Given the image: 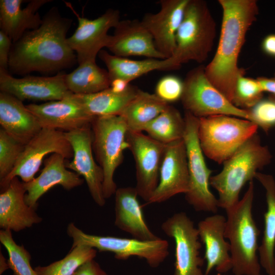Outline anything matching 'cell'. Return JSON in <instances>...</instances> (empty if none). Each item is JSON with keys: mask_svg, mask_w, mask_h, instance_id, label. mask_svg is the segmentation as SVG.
Listing matches in <instances>:
<instances>
[{"mask_svg": "<svg viewBox=\"0 0 275 275\" xmlns=\"http://www.w3.org/2000/svg\"><path fill=\"white\" fill-rule=\"evenodd\" d=\"M254 196L253 181L242 198L226 210L225 237L229 239L232 270L234 275H259L260 263L257 256L260 231L253 217Z\"/></svg>", "mask_w": 275, "mask_h": 275, "instance_id": "3957f363", "label": "cell"}, {"mask_svg": "<svg viewBox=\"0 0 275 275\" xmlns=\"http://www.w3.org/2000/svg\"><path fill=\"white\" fill-rule=\"evenodd\" d=\"M161 230L175 244L174 275H203L204 259L200 256L202 245L197 228L186 213H175L162 223Z\"/></svg>", "mask_w": 275, "mask_h": 275, "instance_id": "7c38bea8", "label": "cell"}, {"mask_svg": "<svg viewBox=\"0 0 275 275\" xmlns=\"http://www.w3.org/2000/svg\"><path fill=\"white\" fill-rule=\"evenodd\" d=\"M26 106L36 117L42 128L67 132L90 124L95 118L78 102L73 93L60 100L41 104L31 103Z\"/></svg>", "mask_w": 275, "mask_h": 275, "instance_id": "d6986e66", "label": "cell"}, {"mask_svg": "<svg viewBox=\"0 0 275 275\" xmlns=\"http://www.w3.org/2000/svg\"><path fill=\"white\" fill-rule=\"evenodd\" d=\"M261 49L267 55L275 58V34L266 36L261 43Z\"/></svg>", "mask_w": 275, "mask_h": 275, "instance_id": "60d3db41", "label": "cell"}, {"mask_svg": "<svg viewBox=\"0 0 275 275\" xmlns=\"http://www.w3.org/2000/svg\"><path fill=\"white\" fill-rule=\"evenodd\" d=\"M65 75L58 73L52 76L28 75L16 78L8 71L0 69V90L22 101L58 100L72 93L66 86Z\"/></svg>", "mask_w": 275, "mask_h": 275, "instance_id": "2e32d148", "label": "cell"}, {"mask_svg": "<svg viewBox=\"0 0 275 275\" xmlns=\"http://www.w3.org/2000/svg\"><path fill=\"white\" fill-rule=\"evenodd\" d=\"M271 158L256 133L225 160L222 170L210 178V185L218 193V207L227 210L236 205L243 186L253 181L257 171L269 164Z\"/></svg>", "mask_w": 275, "mask_h": 275, "instance_id": "277c9868", "label": "cell"}, {"mask_svg": "<svg viewBox=\"0 0 275 275\" xmlns=\"http://www.w3.org/2000/svg\"><path fill=\"white\" fill-rule=\"evenodd\" d=\"M263 92H267L275 96V77H259L257 78Z\"/></svg>", "mask_w": 275, "mask_h": 275, "instance_id": "b9f144b4", "label": "cell"}, {"mask_svg": "<svg viewBox=\"0 0 275 275\" xmlns=\"http://www.w3.org/2000/svg\"><path fill=\"white\" fill-rule=\"evenodd\" d=\"M249 111L250 121L267 133L275 126V98L270 95L262 99Z\"/></svg>", "mask_w": 275, "mask_h": 275, "instance_id": "8d00e7d4", "label": "cell"}, {"mask_svg": "<svg viewBox=\"0 0 275 275\" xmlns=\"http://www.w3.org/2000/svg\"><path fill=\"white\" fill-rule=\"evenodd\" d=\"M188 188L187 158L183 139L166 144L158 184L148 203H159L176 195L185 194Z\"/></svg>", "mask_w": 275, "mask_h": 275, "instance_id": "e0dca14e", "label": "cell"}, {"mask_svg": "<svg viewBox=\"0 0 275 275\" xmlns=\"http://www.w3.org/2000/svg\"><path fill=\"white\" fill-rule=\"evenodd\" d=\"M217 275H221V274L220 273H218L217 274ZM259 275H262V274H259Z\"/></svg>", "mask_w": 275, "mask_h": 275, "instance_id": "ee69618b", "label": "cell"}, {"mask_svg": "<svg viewBox=\"0 0 275 275\" xmlns=\"http://www.w3.org/2000/svg\"><path fill=\"white\" fill-rule=\"evenodd\" d=\"M140 89L130 85L123 92L111 87L90 94H73L75 99L91 116L120 115L127 104L135 98Z\"/></svg>", "mask_w": 275, "mask_h": 275, "instance_id": "f1b7e54d", "label": "cell"}, {"mask_svg": "<svg viewBox=\"0 0 275 275\" xmlns=\"http://www.w3.org/2000/svg\"><path fill=\"white\" fill-rule=\"evenodd\" d=\"M25 145L0 129V181L13 170Z\"/></svg>", "mask_w": 275, "mask_h": 275, "instance_id": "d590c367", "label": "cell"}, {"mask_svg": "<svg viewBox=\"0 0 275 275\" xmlns=\"http://www.w3.org/2000/svg\"><path fill=\"white\" fill-rule=\"evenodd\" d=\"M97 250L81 245L71 248L63 259L46 266H38L34 269L38 275H73L86 262L94 259Z\"/></svg>", "mask_w": 275, "mask_h": 275, "instance_id": "d6a6232c", "label": "cell"}, {"mask_svg": "<svg viewBox=\"0 0 275 275\" xmlns=\"http://www.w3.org/2000/svg\"><path fill=\"white\" fill-rule=\"evenodd\" d=\"M272 95L275 98V96H274V95Z\"/></svg>", "mask_w": 275, "mask_h": 275, "instance_id": "f6af8a7d", "label": "cell"}, {"mask_svg": "<svg viewBox=\"0 0 275 275\" xmlns=\"http://www.w3.org/2000/svg\"><path fill=\"white\" fill-rule=\"evenodd\" d=\"M183 90V80L177 76L168 75L158 80L155 94L160 99L170 104L181 100Z\"/></svg>", "mask_w": 275, "mask_h": 275, "instance_id": "74e56055", "label": "cell"}, {"mask_svg": "<svg viewBox=\"0 0 275 275\" xmlns=\"http://www.w3.org/2000/svg\"><path fill=\"white\" fill-rule=\"evenodd\" d=\"M258 128L248 120L219 115L199 118L198 135L204 154L221 164L256 134Z\"/></svg>", "mask_w": 275, "mask_h": 275, "instance_id": "8992f818", "label": "cell"}, {"mask_svg": "<svg viewBox=\"0 0 275 275\" xmlns=\"http://www.w3.org/2000/svg\"><path fill=\"white\" fill-rule=\"evenodd\" d=\"M107 46L113 54L123 58L143 56L147 58L164 59L157 49L153 38L137 19L120 20L114 28Z\"/></svg>", "mask_w": 275, "mask_h": 275, "instance_id": "ffe728a7", "label": "cell"}, {"mask_svg": "<svg viewBox=\"0 0 275 275\" xmlns=\"http://www.w3.org/2000/svg\"><path fill=\"white\" fill-rule=\"evenodd\" d=\"M274 77H275V72H274Z\"/></svg>", "mask_w": 275, "mask_h": 275, "instance_id": "bcb514c9", "label": "cell"}, {"mask_svg": "<svg viewBox=\"0 0 275 275\" xmlns=\"http://www.w3.org/2000/svg\"><path fill=\"white\" fill-rule=\"evenodd\" d=\"M170 104L155 94L140 89L138 94L124 108L121 116L131 132H142L145 127Z\"/></svg>", "mask_w": 275, "mask_h": 275, "instance_id": "f546056e", "label": "cell"}, {"mask_svg": "<svg viewBox=\"0 0 275 275\" xmlns=\"http://www.w3.org/2000/svg\"><path fill=\"white\" fill-rule=\"evenodd\" d=\"M78 20V26L72 36L67 38L68 43L76 53L78 64L96 61V57L103 47H107L111 35L108 32L115 28L120 20V12L107 9L98 17L90 19L79 16L74 12Z\"/></svg>", "mask_w": 275, "mask_h": 275, "instance_id": "5bb4252c", "label": "cell"}, {"mask_svg": "<svg viewBox=\"0 0 275 275\" xmlns=\"http://www.w3.org/2000/svg\"><path fill=\"white\" fill-rule=\"evenodd\" d=\"M67 233L73 240L71 248L88 246L99 252L113 253L116 259L121 260L138 257L145 259L153 268L160 265L169 254L168 242L160 238L154 240H142L134 238L95 235L85 233L72 223L68 225Z\"/></svg>", "mask_w": 275, "mask_h": 275, "instance_id": "ba28073f", "label": "cell"}, {"mask_svg": "<svg viewBox=\"0 0 275 275\" xmlns=\"http://www.w3.org/2000/svg\"><path fill=\"white\" fill-rule=\"evenodd\" d=\"M9 269L8 260L1 252L0 253V274H3L6 270Z\"/></svg>", "mask_w": 275, "mask_h": 275, "instance_id": "7bdbcfd3", "label": "cell"}, {"mask_svg": "<svg viewBox=\"0 0 275 275\" xmlns=\"http://www.w3.org/2000/svg\"><path fill=\"white\" fill-rule=\"evenodd\" d=\"M57 153L65 159L73 156V150L65 132L49 128L42 129L24 146L11 172L0 181L1 190L4 189L14 177L24 183L35 178L43 159L48 154Z\"/></svg>", "mask_w": 275, "mask_h": 275, "instance_id": "8fae6325", "label": "cell"}, {"mask_svg": "<svg viewBox=\"0 0 275 275\" xmlns=\"http://www.w3.org/2000/svg\"><path fill=\"white\" fill-rule=\"evenodd\" d=\"M216 34V22L207 2L189 0L177 32L174 53L170 58L179 68L189 61L204 62L212 49Z\"/></svg>", "mask_w": 275, "mask_h": 275, "instance_id": "5b68a950", "label": "cell"}, {"mask_svg": "<svg viewBox=\"0 0 275 275\" xmlns=\"http://www.w3.org/2000/svg\"><path fill=\"white\" fill-rule=\"evenodd\" d=\"M263 92L257 79L240 75L236 81L232 103L238 108L250 109L263 99Z\"/></svg>", "mask_w": 275, "mask_h": 275, "instance_id": "e575fe53", "label": "cell"}, {"mask_svg": "<svg viewBox=\"0 0 275 275\" xmlns=\"http://www.w3.org/2000/svg\"><path fill=\"white\" fill-rule=\"evenodd\" d=\"M185 130L184 117L176 108L169 104L147 125L144 131L153 139L166 145L183 139Z\"/></svg>", "mask_w": 275, "mask_h": 275, "instance_id": "1f68e13d", "label": "cell"}, {"mask_svg": "<svg viewBox=\"0 0 275 275\" xmlns=\"http://www.w3.org/2000/svg\"><path fill=\"white\" fill-rule=\"evenodd\" d=\"M222 9L221 34L216 51L205 67L211 84L232 102L235 85L245 71L238 66L246 34L259 13L255 0H219Z\"/></svg>", "mask_w": 275, "mask_h": 275, "instance_id": "7a4b0ae2", "label": "cell"}, {"mask_svg": "<svg viewBox=\"0 0 275 275\" xmlns=\"http://www.w3.org/2000/svg\"><path fill=\"white\" fill-rule=\"evenodd\" d=\"M0 241L7 250L9 269L13 275H38L31 265V255L23 245H18L13 238L12 231H0Z\"/></svg>", "mask_w": 275, "mask_h": 275, "instance_id": "836d02e7", "label": "cell"}, {"mask_svg": "<svg viewBox=\"0 0 275 275\" xmlns=\"http://www.w3.org/2000/svg\"><path fill=\"white\" fill-rule=\"evenodd\" d=\"M26 191L24 183L14 177L0 194V228L19 232L42 222L35 208L25 200Z\"/></svg>", "mask_w": 275, "mask_h": 275, "instance_id": "44dd1931", "label": "cell"}, {"mask_svg": "<svg viewBox=\"0 0 275 275\" xmlns=\"http://www.w3.org/2000/svg\"><path fill=\"white\" fill-rule=\"evenodd\" d=\"M12 46L11 39L0 30V69L9 71V60Z\"/></svg>", "mask_w": 275, "mask_h": 275, "instance_id": "f35d334b", "label": "cell"}, {"mask_svg": "<svg viewBox=\"0 0 275 275\" xmlns=\"http://www.w3.org/2000/svg\"><path fill=\"white\" fill-rule=\"evenodd\" d=\"M183 82L181 100L185 111L198 118L225 115L250 121L248 110L235 106L209 80L205 66L200 65L190 70Z\"/></svg>", "mask_w": 275, "mask_h": 275, "instance_id": "30bf717a", "label": "cell"}, {"mask_svg": "<svg viewBox=\"0 0 275 275\" xmlns=\"http://www.w3.org/2000/svg\"><path fill=\"white\" fill-rule=\"evenodd\" d=\"M65 80L69 91L75 94L95 93L109 88L111 84L107 70L98 66L96 61L79 64L66 74Z\"/></svg>", "mask_w": 275, "mask_h": 275, "instance_id": "4dcf8cb0", "label": "cell"}, {"mask_svg": "<svg viewBox=\"0 0 275 275\" xmlns=\"http://www.w3.org/2000/svg\"><path fill=\"white\" fill-rule=\"evenodd\" d=\"M185 143L189 174V188L185 194L187 203L197 211L217 212V199L209 188L212 171L206 165L198 129L199 118L185 111Z\"/></svg>", "mask_w": 275, "mask_h": 275, "instance_id": "9c48e42d", "label": "cell"}, {"mask_svg": "<svg viewBox=\"0 0 275 275\" xmlns=\"http://www.w3.org/2000/svg\"><path fill=\"white\" fill-rule=\"evenodd\" d=\"M98 56L107 67L111 81L116 79H122L130 82L154 70H172L179 68L171 58L133 60L110 54L103 49Z\"/></svg>", "mask_w": 275, "mask_h": 275, "instance_id": "4316f807", "label": "cell"}, {"mask_svg": "<svg viewBox=\"0 0 275 275\" xmlns=\"http://www.w3.org/2000/svg\"><path fill=\"white\" fill-rule=\"evenodd\" d=\"M91 125L93 150L103 171V193L107 199L117 189L114 175L123 161L124 151L128 149V129L120 115L95 117Z\"/></svg>", "mask_w": 275, "mask_h": 275, "instance_id": "52a82bcc", "label": "cell"}, {"mask_svg": "<svg viewBox=\"0 0 275 275\" xmlns=\"http://www.w3.org/2000/svg\"><path fill=\"white\" fill-rule=\"evenodd\" d=\"M23 0H0V28L12 43L18 40L27 31L38 28L42 18L39 9L50 0H32L21 9Z\"/></svg>", "mask_w": 275, "mask_h": 275, "instance_id": "d4e9b609", "label": "cell"}, {"mask_svg": "<svg viewBox=\"0 0 275 275\" xmlns=\"http://www.w3.org/2000/svg\"><path fill=\"white\" fill-rule=\"evenodd\" d=\"M73 275H108L100 265L92 259L81 265Z\"/></svg>", "mask_w": 275, "mask_h": 275, "instance_id": "ab89813d", "label": "cell"}, {"mask_svg": "<svg viewBox=\"0 0 275 275\" xmlns=\"http://www.w3.org/2000/svg\"><path fill=\"white\" fill-rule=\"evenodd\" d=\"M72 23V20L62 16L57 7L50 9L38 28L27 31L12 43L10 72L50 73L72 66L77 61V57L66 37Z\"/></svg>", "mask_w": 275, "mask_h": 275, "instance_id": "6da1fadb", "label": "cell"}, {"mask_svg": "<svg viewBox=\"0 0 275 275\" xmlns=\"http://www.w3.org/2000/svg\"><path fill=\"white\" fill-rule=\"evenodd\" d=\"M127 142L135 163V187L138 196L148 203L158 184L166 145L142 132L129 131Z\"/></svg>", "mask_w": 275, "mask_h": 275, "instance_id": "4fadbf2b", "label": "cell"}, {"mask_svg": "<svg viewBox=\"0 0 275 275\" xmlns=\"http://www.w3.org/2000/svg\"><path fill=\"white\" fill-rule=\"evenodd\" d=\"M115 225L133 238L142 240L159 238L147 226L135 187L117 188L115 194Z\"/></svg>", "mask_w": 275, "mask_h": 275, "instance_id": "cb8c5ba5", "label": "cell"}, {"mask_svg": "<svg viewBox=\"0 0 275 275\" xmlns=\"http://www.w3.org/2000/svg\"><path fill=\"white\" fill-rule=\"evenodd\" d=\"M65 159L59 154H51L45 160L40 175L29 182H23L26 191L25 200L29 206L36 209L41 197L56 185L70 190L82 184L84 179L68 170Z\"/></svg>", "mask_w": 275, "mask_h": 275, "instance_id": "7402d4cb", "label": "cell"}, {"mask_svg": "<svg viewBox=\"0 0 275 275\" xmlns=\"http://www.w3.org/2000/svg\"><path fill=\"white\" fill-rule=\"evenodd\" d=\"M226 219L221 214L208 216L198 224L200 239L204 244V259L207 265L204 275H208L213 268L219 273L232 269L230 244L225 239Z\"/></svg>", "mask_w": 275, "mask_h": 275, "instance_id": "603a6c76", "label": "cell"}, {"mask_svg": "<svg viewBox=\"0 0 275 275\" xmlns=\"http://www.w3.org/2000/svg\"><path fill=\"white\" fill-rule=\"evenodd\" d=\"M65 135L73 150L72 159L66 163L67 168L84 178L95 203L103 206L106 202L103 193V173L93 157L91 124L65 132Z\"/></svg>", "mask_w": 275, "mask_h": 275, "instance_id": "9a60e30c", "label": "cell"}, {"mask_svg": "<svg viewBox=\"0 0 275 275\" xmlns=\"http://www.w3.org/2000/svg\"><path fill=\"white\" fill-rule=\"evenodd\" d=\"M22 102L11 94L0 92L2 128L25 145L42 128L36 117Z\"/></svg>", "mask_w": 275, "mask_h": 275, "instance_id": "484cf974", "label": "cell"}, {"mask_svg": "<svg viewBox=\"0 0 275 275\" xmlns=\"http://www.w3.org/2000/svg\"><path fill=\"white\" fill-rule=\"evenodd\" d=\"M188 1L161 0L158 2L159 10L145 14L141 20L151 34L157 49L166 59L174 53L177 32Z\"/></svg>", "mask_w": 275, "mask_h": 275, "instance_id": "ac0fdd59", "label": "cell"}, {"mask_svg": "<svg viewBox=\"0 0 275 275\" xmlns=\"http://www.w3.org/2000/svg\"><path fill=\"white\" fill-rule=\"evenodd\" d=\"M255 178L265 190L267 203L263 235L258 249L259 261L268 275H275V180L272 175L258 172Z\"/></svg>", "mask_w": 275, "mask_h": 275, "instance_id": "83f0119b", "label": "cell"}]
</instances>
